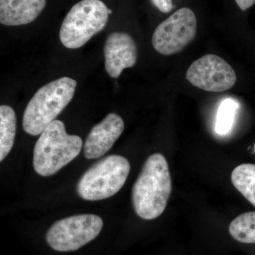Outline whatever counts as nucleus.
Returning a JSON list of instances; mask_svg holds the SVG:
<instances>
[{"label":"nucleus","instance_id":"9d476101","mask_svg":"<svg viewBox=\"0 0 255 255\" xmlns=\"http://www.w3.org/2000/svg\"><path fill=\"white\" fill-rule=\"evenodd\" d=\"M124 130L123 119L118 114H109L89 133L84 145L87 159H97L107 153L113 147Z\"/></svg>","mask_w":255,"mask_h":255},{"label":"nucleus","instance_id":"a211bd4d","mask_svg":"<svg viewBox=\"0 0 255 255\" xmlns=\"http://www.w3.org/2000/svg\"><path fill=\"white\" fill-rule=\"evenodd\" d=\"M254 151H255V145H254Z\"/></svg>","mask_w":255,"mask_h":255},{"label":"nucleus","instance_id":"2eb2a0df","mask_svg":"<svg viewBox=\"0 0 255 255\" xmlns=\"http://www.w3.org/2000/svg\"><path fill=\"white\" fill-rule=\"evenodd\" d=\"M238 108L237 102L232 99H226L221 102L216 122V131L221 135H226L232 128Z\"/></svg>","mask_w":255,"mask_h":255},{"label":"nucleus","instance_id":"6e6552de","mask_svg":"<svg viewBox=\"0 0 255 255\" xmlns=\"http://www.w3.org/2000/svg\"><path fill=\"white\" fill-rule=\"evenodd\" d=\"M186 78L194 87L210 92L227 91L237 80L232 67L221 57L213 54L204 55L191 64Z\"/></svg>","mask_w":255,"mask_h":255},{"label":"nucleus","instance_id":"1a4fd4ad","mask_svg":"<svg viewBox=\"0 0 255 255\" xmlns=\"http://www.w3.org/2000/svg\"><path fill=\"white\" fill-rule=\"evenodd\" d=\"M105 68L111 78H118L124 69L133 67L137 62L136 43L128 33L114 32L105 46Z\"/></svg>","mask_w":255,"mask_h":255},{"label":"nucleus","instance_id":"7ed1b4c3","mask_svg":"<svg viewBox=\"0 0 255 255\" xmlns=\"http://www.w3.org/2000/svg\"><path fill=\"white\" fill-rule=\"evenodd\" d=\"M82 147L81 137L69 135L63 122L55 120L42 132L35 145V171L43 177L53 175L78 156Z\"/></svg>","mask_w":255,"mask_h":255},{"label":"nucleus","instance_id":"39448f33","mask_svg":"<svg viewBox=\"0 0 255 255\" xmlns=\"http://www.w3.org/2000/svg\"><path fill=\"white\" fill-rule=\"evenodd\" d=\"M130 169V163L123 156H107L83 174L77 185L78 194L87 201L108 199L124 187Z\"/></svg>","mask_w":255,"mask_h":255},{"label":"nucleus","instance_id":"f257e3e1","mask_svg":"<svg viewBox=\"0 0 255 255\" xmlns=\"http://www.w3.org/2000/svg\"><path fill=\"white\" fill-rule=\"evenodd\" d=\"M172 192L169 166L162 154L149 156L132 187V201L139 217H159L167 206Z\"/></svg>","mask_w":255,"mask_h":255},{"label":"nucleus","instance_id":"20e7f679","mask_svg":"<svg viewBox=\"0 0 255 255\" xmlns=\"http://www.w3.org/2000/svg\"><path fill=\"white\" fill-rule=\"evenodd\" d=\"M112 10L101 0H82L67 14L60 29L62 44L70 49L81 48L102 31Z\"/></svg>","mask_w":255,"mask_h":255},{"label":"nucleus","instance_id":"4468645a","mask_svg":"<svg viewBox=\"0 0 255 255\" xmlns=\"http://www.w3.org/2000/svg\"><path fill=\"white\" fill-rule=\"evenodd\" d=\"M229 232L236 241L246 244L255 243V211L241 214L230 225Z\"/></svg>","mask_w":255,"mask_h":255},{"label":"nucleus","instance_id":"ddd939ff","mask_svg":"<svg viewBox=\"0 0 255 255\" xmlns=\"http://www.w3.org/2000/svg\"><path fill=\"white\" fill-rule=\"evenodd\" d=\"M231 180L236 189L255 206V164L238 166L233 171Z\"/></svg>","mask_w":255,"mask_h":255},{"label":"nucleus","instance_id":"f3484780","mask_svg":"<svg viewBox=\"0 0 255 255\" xmlns=\"http://www.w3.org/2000/svg\"><path fill=\"white\" fill-rule=\"evenodd\" d=\"M240 9L243 11L250 9L255 4V0H236Z\"/></svg>","mask_w":255,"mask_h":255},{"label":"nucleus","instance_id":"dca6fc26","mask_svg":"<svg viewBox=\"0 0 255 255\" xmlns=\"http://www.w3.org/2000/svg\"><path fill=\"white\" fill-rule=\"evenodd\" d=\"M152 4L162 13L170 12L173 9L172 0H150Z\"/></svg>","mask_w":255,"mask_h":255},{"label":"nucleus","instance_id":"423d86ee","mask_svg":"<svg viewBox=\"0 0 255 255\" xmlns=\"http://www.w3.org/2000/svg\"><path fill=\"white\" fill-rule=\"evenodd\" d=\"M103 228L102 218L97 215L70 216L55 222L48 230V246L58 252L78 251L95 240Z\"/></svg>","mask_w":255,"mask_h":255},{"label":"nucleus","instance_id":"f03ea898","mask_svg":"<svg viewBox=\"0 0 255 255\" xmlns=\"http://www.w3.org/2000/svg\"><path fill=\"white\" fill-rule=\"evenodd\" d=\"M76 87L75 80L63 77L41 87L23 114L24 131L31 135H41L73 100Z\"/></svg>","mask_w":255,"mask_h":255},{"label":"nucleus","instance_id":"9b49d317","mask_svg":"<svg viewBox=\"0 0 255 255\" xmlns=\"http://www.w3.org/2000/svg\"><path fill=\"white\" fill-rule=\"evenodd\" d=\"M46 0H0V23L16 26L32 22L44 9Z\"/></svg>","mask_w":255,"mask_h":255},{"label":"nucleus","instance_id":"f8f14e48","mask_svg":"<svg viewBox=\"0 0 255 255\" xmlns=\"http://www.w3.org/2000/svg\"><path fill=\"white\" fill-rule=\"evenodd\" d=\"M16 129L14 110L7 105L0 107V161H3L14 145Z\"/></svg>","mask_w":255,"mask_h":255},{"label":"nucleus","instance_id":"0eeeda50","mask_svg":"<svg viewBox=\"0 0 255 255\" xmlns=\"http://www.w3.org/2000/svg\"><path fill=\"white\" fill-rule=\"evenodd\" d=\"M196 32L197 21L194 11L189 8H181L155 28L152 46L160 54H176L194 41Z\"/></svg>","mask_w":255,"mask_h":255}]
</instances>
